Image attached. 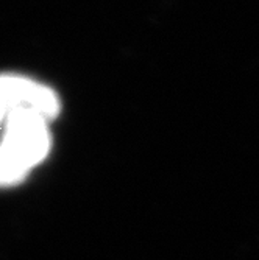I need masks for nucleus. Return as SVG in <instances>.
I'll return each instance as SVG.
<instances>
[{
	"label": "nucleus",
	"mask_w": 259,
	"mask_h": 260,
	"mask_svg": "<svg viewBox=\"0 0 259 260\" xmlns=\"http://www.w3.org/2000/svg\"><path fill=\"white\" fill-rule=\"evenodd\" d=\"M47 122L41 114L27 109L13 111L5 119L0 147L28 172L50 151L52 140Z\"/></svg>",
	"instance_id": "1"
},
{
	"label": "nucleus",
	"mask_w": 259,
	"mask_h": 260,
	"mask_svg": "<svg viewBox=\"0 0 259 260\" xmlns=\"http://www.w3.org/2000/svg\"><path fill=\"white\" fill-rule=\"evenodd\" d=\"M5 119H7V112L0 109V125L5 123Z\"/></svg>",
	"instance_id": "4"
},
{
	"label": "nucleus",
	"mask_w": 259,
	"mask_h": 260,
	"mask_svg": "<svg viewBox=\"0 0 259 260\" xmlns=\"http://www.w3.org/2000/svg\"><path fill=\"white\" fill-rule=\"evenodd\" d=\"M28 170L16 162L2 147H0V185H13L25 179Z\"/></svg>",
	"instance_id": "3"
},
{
	"label": "nucleus",
	"mask_w": 259,
	"mask_h": 260,
	"mask_svg": "<svg viewBox=\"0 0 259 260\" xmlns=\"http://www.w3.org/2000/svg\"><path fill=\"white\" fill-rule=\"evenodd\" d=\"M0 109L7 115L13 111L27 109L53 120L60 114L61 103L56 92L35 80L20 75H0Z\"/></svg>",
	"instance_id": "2"
}]
</instances>
